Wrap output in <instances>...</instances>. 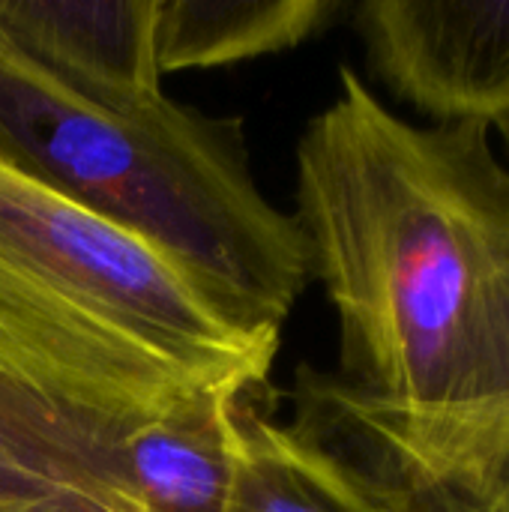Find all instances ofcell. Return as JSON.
<instances>
[{
	"label": "cell",
	"mask_w": 509,
	"mask_h": 512,
	"mask_svg": "<svg viewBox=\"0 0 509 512\" xmlns=\"http://www.w3.org/2000/svg\"><path fill=\"white\" fill-rule=\"evenodd\" d=\"M309 273L345 396L393 414L509 399V165L492 126H417L351 69L297 144Z\"/></svg>",
	"instance_id": "obj_1"
},
{
	"label": "cell",
	"mask_w": 509,
	"mask_h": 512,
	"mask_svg": "<svg viewBox=\"0 0 509 512\" xmlns=\"http://www.w3.org/2000/svg\"><path fill=\"white\" fill-rule=\"evenodd\" d=\"M0 162L156 246L249 333L279 336L312 279L297 219L252 177L240 120L171 96L84 99L3 33Z\"/></svg>",
	"instance_id": "obj_2"
},
{
	"label": "cell",
	"mask_w": 509,
	"mask_h": 512,
	"mask_svg": "<svg viewBox=\"0 0 509 512\" xmlns=\"http://www.w3.org/2000/svg\"><path fill=\"white\" fill-rule=\"evenodd\" d=\"M210 384L0 261V512H144L132 432Z\"/></svg>",
	"instance_id": "obj_3"
},
{
	"label": "cell",
	"mask_w": 509,
	"mask_h": 512,
	"mask_svg": "<svg viewBox=\"0 0 509 512\" xmlns=\"http://www.w3.org/2000/svg\"><path fill=\"white\" fill-rule=\"evenodd\" d=\"M0 261L189 372L264 387L279 336L234 324L156 246L0 162Z\"/></svg>",
	"instance_id": "obj_4"
},
{
	"label": "cell",
	"mask_w": 509,
	"mask_h": 512,
	"mask_svg": "<svg viewBox=\"0 0 509 512\" xmlns=\"http://www.w3.org/2000/svg\"><path fill=\"white\" fill-rule=\"evenodd\" d=\"M393 512H509V399L450 414H393L300 378V423Z\"/></svg>",
	"instance_id": "obj_5"
},
{
	"label": "cell",
	"mask_w": 509,
	"mask_h": 512,
	"mask_svg": "<svg viewBox=\"0 0 509 512\" xmlns=\"http://www.w3.org/2000/svg\"><path fill=\"white\" fill-rule=\"evenodd\" d=\"M351 18L369 69L429 126L509 114V0H363Z\"/></svg>",
	"instance_id": "obj_6"
},
{
	"label": "cell",
	"mask_w": 509,
	"mask_h": 512,
	"mask_svg": "<svg viewBox=\"0 0 509 512\" xmlns=\"http://www.w3.org/2000/svg\"><path fill=\"white\" fill-rule=\"evenodd\" d=\"M159 0H0V33L72 93L114 108L162 99Z\"/></svg>",
	"instance_id": "obj_7"
},
{
	"label": "cell",
	"mask_w": 509,
	"mask_h": 512,
	"mask_svg": "<svg viewBox=\"0 0 509 512\" xmlns=\"http://www.w3.org/2000/svg\"><path fill=\"white\" fill-rule=\"evenodd\" d=\"M249 390L258 387H201L132 432L126 471L144 512H225L234 468L231 411Z\"/></svg>",
	"instance_id": "obj_8"
},
{
	"label": "cell",
	"mask_w": 509,
	"mask_h": 512,
	"mask_svg": "<svg viewBox=\"0 0 509 512\" xmlns=\"http://www.w3.org/2000/svg\"><path fill=\"white\" fill-rule=\"evenodd\" d=\"M234 468L225 512H393L333 450L252 405L231 411Z\"/></svg>",
	"instance_id": "obj_9"
},
{
	"label": "cell",
	"mask_w": 509,
	"mask_h": 512,
	"mask_svg": "<svg viewBox=\"0 0 509 512\" xmlns=\"http://www.w3.org/2000/svg\"><path fill=\"white\" fill-rule=\"evenodd\" d=\"M342 0H159V72L210 69L273 54L330 27Z\"/></svg>",
	"instance_id": "obj_10"
},
{
	"label": "cell",
	"mask_w": 509,
	"mask_h": 512,
	"mask_svg": "<svg viewBox=\"0 0 509 512\" xmlns=\"http://www.w3.org/2000/svg\"><path fill=\"white\" fill-rule=\"evenodd\" d=\"M492 129L498 132V138H501V144H504V150H507V165H509V114L507 117H501Z\"/></svg>",
	"instance_id": "obj_11"
}]
</instances>
